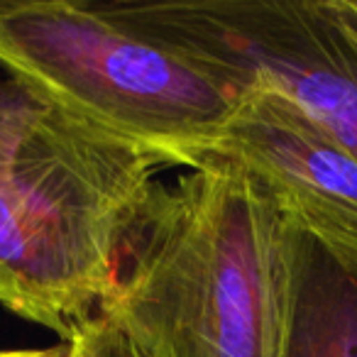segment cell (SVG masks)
I'll return each instance as SVG.
<instances>
[{
  "mask_svg": "<svg viewBox=\"0 0 357 357\" xmlns=\"http://www.w3.org/2000/svg\"><path fill=\"white\" fill-rule=\"evenodd\" d=\"M235 93L215 157L252 172L287 213L357 230V154L264 81Z\"/></svg>",
  "mask_w": 357,
  "mask_h": 357,
  "instance_id": "cell-5",
  "label": "cell"
},
{
  "mask_svg": "<svg viewBox=\"0 0 357 357\" xmlns=\"http://www.w3.org/2000/svg\"><path fill=\"white\" fill-rule=\"evenodd\" d=\"M66 342L59 340L50 347H20V350H0V357H64Z\"/></svg>",
  "mask_w": 357,
  "mask_h": 357,
  "instance_id": "cell-10",
  "label": "cell"
},
{
  "mask_svg": "<svg viewBox=\"0 0 357 357\" xmlns=\"http://www.w3.org/2000/svg\"><path fill=\"white\" fill-rule=\"evenodd\" d=\"M291 223L230 157L157 181L100 316L139 357H284Z\"/></svg>",
  "mask_w": 357,
  "mask_h": 357,
  "instance_id": "cell-1",
  "label": "cell"
},
{
  "mask_svg": "<svg viewBox=\"0 0 357 357\" xmlns=\"http://www.w3.org/2000/svg\"><path fill=\"white\" fill-rule=\"evenodd\" d=\"M56 110L27 84L0 81V172L10 169L47 130Z\"/></svg>",
  "mask_w": 357,
  "mask_h": 357,
  "instance_id": "cell-7",
  "label": "cell"
},
{
  "mask_svg": "<svg viewBox=\"0 0 357 357\" xmlns=\"http://www.w3.org/2000/svg\"><path fill=\"white\" fill-rule=\"evenodd\" d=\"M162 169L56 113L0 172V306L59 340L98 318Z\"/></svg>",
  "mask_w": 357,
  "mask_h": 357,
  "instance_id": "cell-3",
  "label": "cell"
},
{
  "mask_svg": "<svg viewBox=\"0 0 357 357\" xmlns=\"http://www.w3.org/2000/svg\"><path fill=\"white\" fill-rule=\"evenodd\" d=\"M0 69L167 169L215 157L238 98L194 56L86 0H0Z\"/></svg>",
  "mask_w": 357,
  "mask_h": 357,
  "instance_id": "cell-2",
  "label": "cell"
},
{
  "mask_svg": "<svg viewBox=\"0 0 357 357\" xmlns=\"http://www.w3.org/2000/svg\"><path fill=\"white\" fill-rule=\"evenodd\" d=\"M115 335V328L103 316H98L66 337L64 357H113Z\"/></svg>",
  "mask_w": 357,
  "mask_h": 357,
  "instance_id": "cell-8",
  "label": "cell"
},
{
  "mask_svg": "<svg viewBox=\"0 0 357 357\" xmlns=\"http://www.w3.org/2000/svg\"><path fill=\"white\" fill-rule=\"evenodd\" d=\"M287 218L291 306L284 357H357V230L306 215Z\"/></svg>",
  "mask_w": 357,
  "mask_h": 357,
  "instance_id": "cell-6",
  "label": "cell"
},
{
  "mask_svg": "<svg viewBox=\"0 0 357 357\" xmlns=\"http://www.w3.org/2000/svg\"><path fill=\"white\" fill-rule=\"evenodd\" d=\"M105 8L194 56L233 91L250 79L274 86L357 154V50L323 0H149Z\"/></svg>",
  "mask_w": 357,
  "mask_h": 357,
  "instance_id": "cell-4",
  "label": "cell"
},
{
  "mask_svg": "<svg viewBox=\"0 0 357 357\" xmlns=\"http://www.w3.org/2000/svg\"><path fill=\"white\" fill-rule=\"evenodd\" d=\"M115 333H118V331H115ZM113 357H139V355H137V350H135V347L130 345V342L125 340V337L118 333V335H115V350H113Z\"/></svg>",
  "mask_w": 357,
  "mask_h": 357,
  "instance_id": "cell-11",
  "label": "cell"
},
{
  "mask_svg": "<svg viewBox=\"0 0 357 357\" xmlns=\"http://www.w3.org/2000/svg\"><path fill=\"white\" fill-rule=\"evenodd\" d=\"M328 17L357 50V0H323Z\"/></svg>",
  "mask_w": 357,
  "mask_h": 357,
  "instance_id": "cell-9",
  "label": "cell"
}]
</instances>
